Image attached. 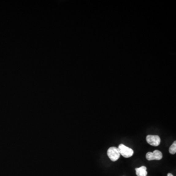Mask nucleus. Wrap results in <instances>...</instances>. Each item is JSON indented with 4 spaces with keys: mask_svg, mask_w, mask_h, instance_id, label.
<instances>
[{
    "mask_svg": "<svg viewBox=\"0 0 176 176\" xmlns=\"http://www.w3.org/2000/svg\"><path fill=\"white\" fill-rule=\"evenodd\" d=\"M120 154L125 158H129L133 156L134 154V150L132 149L125 146L123 144L119 145L118 147Z\"/></svg>",
    "mask_w": 176,
    "mask_h": 176,
    "instance_id": "f257e3e1",
    "label": "nucleus"
},
{
    "mask_svg": "<svg viewBox=\"0 0 176 176\" xmlns=\"http://www.w3.org/2000/svg\"><path fill=\"white\" fill-rule=\"evenodd\" d=\"M107 155L112 162H116L120 159L121 154L117 147H111L107 151Z\"/></svg>",
    "mask_w": 176,
    "mask_h": 176,
    "instance_id": "f03ea898",
    "label": "nucleus"
},
{
    "mask_svg": "<svg viewBox=\"0 0 176 176\" xmlns=\"http://www.w3.org/2000/svg\"><path fill=\"white\" fill-rule=\"evenodd\" d=\"M163 154L159 150H156L153 152H148L146 155V158L148 160H159L163 158Z\"/></svg>",
    "mask_w": 176,
    "mask_h": 176,
    "instance_id": "7ed1b4c3",
    "label": "nucleus"
},
{
    "mask_svg": "<svg viewBox=\"0 0 176 176\" xmlns=\"http://www.w3.org/2000/svg\"><path fill=\"white\" fill-rule=\"evenodd\" d=\"M146 139L147 143L152 146H158L160 144V138L159 136L148 135Z\"/></svg>",
    "mask_w": 176,
    "mask_h": 176,
    "instance_id": "20e7f679",
    "label": "nucleus"
},
{
    "mask_svg": "<svg viewBox=\"0 0 176 176\" xmlns=\"http://www.w3.org/2000/svg\"><path fill=\"white\" fill-rule=\"evenodd\" d=\"M136 175L137 176H147V168L145 166H142L135 169Z\"/></svg>",
    "mask_w": 176,
    "mask_h": 176,
    "instance_id": "39448f33",
    "label": "nucleus"
},
{
    "mask_svg": "<svg viewBox=\"0 0 176 176\" xmlns=\"http://www.w3.org/2000/svg\"><path fill=\"white\" fill-rule=\"evenodd\" d=\"M169 152L171 154L174 155L176 153V141H175L169 149Z\"/></svg>",
    "mask_w": 176,
    "mask_h": 176,
    "instance_id": "423d86ee",
    "label": "nucleus"
},
{
    "mask_svg": "<svg viewBox=\"0 0 176 176\" xmlns=\"http://www.w3.org/2000/svg\"><path fill=\"white\" fill-rule=\"evenodd\" d=\"M167 176H173V175L172 174H171V173H168V174H167Z\"/></svg>",
    "mask_w": 176,
    "mask_h": 176,
    "instance_id": "0eeeda50",
    "label": "nucleus"
}]
</instances>
